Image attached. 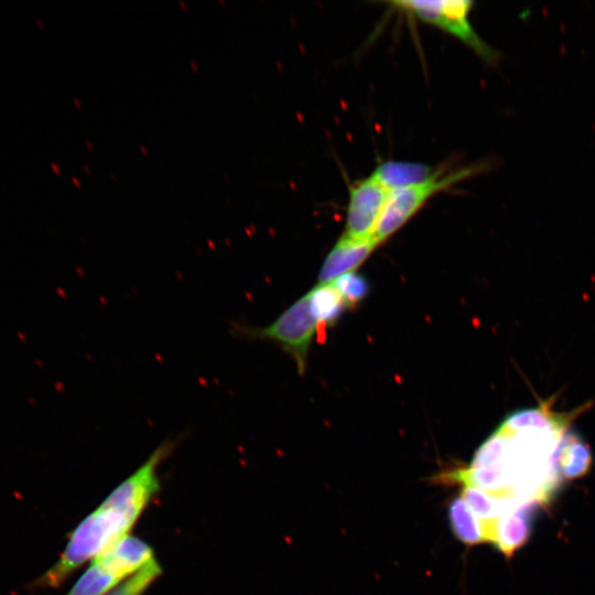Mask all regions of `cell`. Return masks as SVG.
<instances>
[{"label": "cell", "instance_id": "cell-1", "mask_svg": "<svg viewBox=\"0 0 595 595\" xmlns=\"http://www.w3.org/2000/svg\"><path fill=\"white\" fill-rule=\"evenodd\" d=\"M138 515L107 501L89 515L73 532L60 561L42 578L48 586L60 584L66 575L94 555H99L120 539Z\"/></svg>", "mask_w": 595, "mask_h": 595}, {"label": "cell", "instance_id": "cell-2", "mask_svg": "<svg viewBox=\"0 0 595 595\" xmlns=\"http://www.w3.org/2000/svg\"><path fill=\"white\" fill-rule=\"evenodd\" d=\"M318 322L312 311L307 293L285 309L272 323L262 327L234 322L230 332L244 339L269 340L279 345L296 365L303 375L307 356L316 333Z\"/></svg>", "mask_w": 595, "mask_h": 595}, {"label": "cell", "instance_id": "cell-3", "mask_svg": "<svg viewBox=\"0 0 595 595\" xmlns=\"http://www.w3.org/2000/svg\"><path fill=\"white\" fill-rule=\"evenodd\" d=\"M485 167L478 163L451 171L440 169L424 182L391 190L374 238L381 244L400 229L432 196L477 175Z\"/></svg>", "mask_w": 595, "mask_h": 595}, {"label": "cell", "instance_id": "cell-4", "mask_svg": "<svg viewBox=\"0 0 595 595\" xmlns=\"http://www.w3.org/2000/svg\"><path fill=\"white\" fill-rule=\"evenodd\" d=\"M389 4L454 35L486 62L493 63L498 60L497 51L483 41L469 22L473 1L398 0L390 1Z\"/></svg>", "mask_w": 595, "mask_h": 595}, {"label": "cell", "instance_id": "cell-5", "mask_svg": "<svg viewBox=\"0 0 595 595\" xmlns=\"http://www.w3.org/2000/svg\"><path fill=\"white\" fill-rule=\"evenodd\" d=\"M389 192L372 175L351 184L345 230L342 236L355 240L374 237Z\"/></svg>", "mask_w": 595, "mask_h": 595}, {"label": "cell", "instance_id": "cell-6", "mask_svg": "<svg viewBox=\"0 0 595 595\" xmlns=\"http://www.w3.org/2000/svg\"><path fill=\"white\" fill-rule=\"evenodd\" d=\"M533 508L534 502L513 500L494 522L491 542L505 555H512L529 538Z\"/></svg>", "mask_w": 595, "mask_h": 595}, {"label": "cell", "instance_id": "cell-7", "mask_svg": "<svg viewBox=\"0 0 595 595\" xmlns=\"http://www.w3.org/2000/svg\"><path fill=\"white\" fill-rule=\"evenodd\" d=\"M378 245L374 237L355 240L342 236L325 258L317 284H329L344 274L355 272Z\"/></svg>", "mask_w": 595, "mask_h": 595}, {"label": "cell", "instance_id": "cell-8", "mask_svg": "<svg viewBox=\"0 0 595 595\" xmlns=\"http://www.w3.org/2000/svg\"><path fill=\"white\" fill-rule=\"evenodd\" d=\"M152 549L142 540L123 537L109 549L97 555L94 563L113 573L121 580L154 561Z\"/></svg>", "mask_w": 595, "mask_h": 595}, {"label": "cell", "instance_id": "cell-9", "mask_svg": "<svg viewBox=\"0 0 595 595\" xmlns=\"http://www.w3.org/2000/svg\"><path fill=\"white\" fill-rule=\"evenodd\" d=\"M436 170L432 166L407 161H386L377 165L372 176L389 191L418 184L430 178Z\"/></svg>", "mask_w": 595, "mask_h": 595}, {"label": "cell", "instance_id": "cell-10", "mask_svg": "<svg viewBox=\"0 0 595 595\" xmlns=\"http://www.w3.org/2000/svg\"><path fill=\"white\" fill-rule=\"evenodd\" d=\"M447 519L453 536L465 545L487 542L483 522L461 496L448 504Z\"/></svg>", "mask_w": 595, "mask_h": 595}, {"label": "cell", "instance_id": "cell-11", "mask_svg": "<svg viewBox=\"0 0 595 595\" xmlns=\"http://www.w3.org/2000/svg\"><path fill=\"white\" fill-rule=\"evenodd\" d=\"M592 464V455L586 443L574 431H570L563 440L558 457L561 478H577L587 473Z\"/></svg>", "mask_w": 595, "mask_h": 595}, {"label": "cell", "instance_id": "cell-12", "mask_svg": "<svg viewBox=\"0 0 595 595\" xmlns=\"http://www.w3.org/2000/svg\"><path fill=\"white\" fill-rule=\"evenodd\" d=\"M307 295L320 328L331 326L345 310L350 309L333 284H317Z\"/></svg>", "mask_w": 595, "mask_h": 595}, {"label": "cell", "instance_id": "cell-13", "mask_svg": "<svg viewBox=\"0 0 595 595\" xmlns=\"http://www.w3.org/2000/svg\"><path fill=\"white\" fill-rule=\"evenodd\" d=\"M121 578L93 563L68 595H102L120 583Z\"/></svg>", "mask_w": 595, "mask_h": 595}, {"label": "cell", "instance_id": "cell-14", "mask_svg": "<svg viewBox=\"0 0 595 595\" xmlns=\"http://www.w3.org/2000/svg\"><path fill=\"white\" fill-rule=\"evenodd\" d=\"M329 284L335 286L349 307L356 306L369 291L366 278L356 272L344 274Z\"/></svg>", "mask_w": 595, "mask_h": 595}, {"label": "cell", "instance_id": "cell-15", "mask_svg": "<svg viewBox=\"0 0 595 595\" xmlns=\"http://www.w3.org/2000/svg\"><path fill=\"white\" fill-rule=\"evenodd\" d=\"M52 166H53V169L55 170L56 173H60V170L55 164L52 163Z\"/></svg>", "mask_w": 595, "mask_h": 595}]
</instances>
